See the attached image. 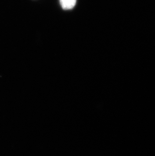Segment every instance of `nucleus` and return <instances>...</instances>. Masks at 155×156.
<instances>
[{
  "mask_svg": "<svg viewBox=\"0 0 155 156\" xmlns=\"http://www.w3.org/2000/svg\"><path fill=\"white\" fill-rule=\"evenodd\" d=\"M60 2L63 9L71 10L75 7L77 0H60Z\"/></svg>",
  "mask_w": 155,
  "mask_h": 156,
  "instance_id": "f257e3e1",
  "label": "nucleus"
}]
</instances>
